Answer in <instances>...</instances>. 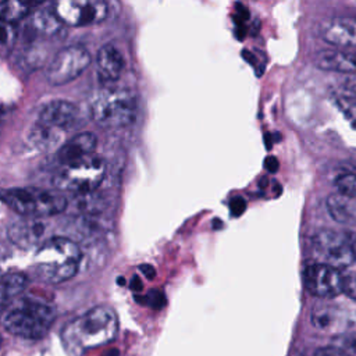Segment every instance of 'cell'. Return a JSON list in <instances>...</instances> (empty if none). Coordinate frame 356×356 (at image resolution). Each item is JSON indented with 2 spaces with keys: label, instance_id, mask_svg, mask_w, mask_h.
I'll return each mask as SVG.
<instances>
[{
  "label": "cell",
  "instance_id": "1",
  "mask_svg": "<svg viewBox=\"0 0 356 356\" xmlns=\"http://www.w3.org/2000/svg\"><path fill=\"white\" fill-rule=\"evenodd\" d=\"M118 332V318L110 306H95L70 321L61 334L63 345L70 356H81L92 348L111 342Z\"/></svg>",
  "mask_w": 356,
  "mask_h": 356
},
{
  "label": "cell",
  "instance_id": "2",
  "mask_svg": "<svg viewBox=\"0 0 356 356\" xmlns=\"http://www.w3.org/2000/svg\"><path fill=\"white\" fill-rule=\"evenodd\" d=\"M54 318L56 310L50 303L32 296H18L8 302L1 314V324L13 335L40 339L49 332Z\"/></svg>",
  "mask_w": 356,
  "mask_h": 356
},
{
  "label": "cell",
  "instance_id": "3",
  "mask_svg": "<svg viewBox=\"0 0 356 356\" xmlns=\"http://www.w3.org/2000/svg\"><path fill=\"white\" fill-rule=\"evenodd\" d=\"M82 252L78 243L65 236L44 239L35 256L36 275L46 282L60 284L72 278L79 268Z\"/></svg>",
  "mask_w": 356,
  "mask_h": 356
},
{
  "label": "cell",
  "instance_id": "4",
  "mask_svg": "<svg viewBox=\"0 0 356 356\" xmlns=\"http://www.w3.org/2000/svg\"><path fill=\"white\" fill-rule=\"evenodd\" d=\"M138 102L134 92L122 88H106L90 103L92 120L107 129L124 128L136 118Z\"/></svg>",
  "mask_w": 356,
  "mask_h": 356
},
{
  "label": "cell",
  "instance_id": "5",
  "mask_svg": "<svg viewBox=\"0 0 356 356\" xmlns=\"http://www.w3.org/2000/svg\"><path fill=\"white\" fill-rule=\"evenodd\" d=\"M0 200L21 217L43 218L60 214L67 209L65 196L40 188L1 189Z\"/></svg>",
  "mask_w": 356,
  "mask_h": 356
},
{
  "label": "cell",
  "instance_id": "6",
  "mask_svg": "<svg viewBox=\"0 0 356 356\" xmlns=\"http://www.w3.org/2000/svg\"><path fill=\"white\" fill-rule=\"evenodd\" d=\"M106 175V163L100 156L89 154L79 160L63 164L53 177V184L61 191L85 193L97 189Z\"/></svg>",
  "mask_w": 356,
  "mask_h": 356
},
{
  "label": "cell",
  "instance_id": "7",
  "mask_svg": "<svg viewBox=\"0 0 356 356\" xmlns=\"http://www.w3.org/2000/svg\"><path fill=\"white\" fill-rule=\"evenodd\" d=\"M313 250L320 263L346 268L356 261V238L346 231L321 229L313 236Z\"/></svg>",
  "mask_w": 356,
  "mask_h": 356
},
{
  "label": "cell",
  "instance_id": "8",
  "mask_svg": "<svg viewBox=\"0 0 356 356\" xmlns=\"http://www.w3.org/2000/svg\"><path fill=\"white\" fill-rule=\"evenodd\" d=\"M53 14L67 26H88L106 19L108 6L106 0H54Z\"/></svg>",
  "mask_w": 356,
  "mask_h": 356
},
{
  "label": "cell",
  "instance_id": "9",
  "mask_svg": "<svg viewBox=\"0 0 356 356\" xmlns=\"http://www.w3.org/2000/svg\"><path fill=\"white\" fill-rule=\"evenodd\" d=\"M90 54L83 46H68L61 49L46 70V79L53 86L65 85L78 78L89 65Z\"/></svg>",
  "mask_w": 356,
  "mask_h": 356
},
{
  "label": "cell",
  "instance_id": "10",
  "mask_svg": "<svg viewBox=\"0 0 356 356\" xmlns=\"http://www.w3.org/2000/svg\"><path fill=\"white\" fill-rule=\"evenodd\" d=\"M345 275L339 268L325 263H310L303 268L306 291L317 298H335L343 292Z\"/></svg>",
  "mask_w": 356,
  "mask_h": 356
},
{
  "label": "cell",
  "instance_id": "11",
  "mask_svg": "<svg viewBox=\"0 0 356 356\" xmlns=\"http://www.w3.org/2000/svg\"><path fill=\"white\" fill-rule=\"evenodd\" d=\"M78 120V107L67 100H53L43 106L38 122L58 129L61 132L71 129Z\"/></svg>",
  "mask_w": 356,
  "mask_h": 356
},
{
  "label": "cell",
  "instance_id": "12",
  "mask_svg": "<svg viewBox=\"0 0 356 356\" xmlns=\"http://www.w3.org/2000/svg\"><path fill=\"white\" fill-rule=\"evenodd\" d=\"M46 232V224L42 218L22 217L15 221L8 229L10 241L21 249H32L43 243V235Z\"/></svg>",
  "mask_w": 356,
  "mask_h": 356
},
{
  "label": "cell",
  "instance_id": "13",
  "mask_svg": "<svg viewBox=\"0 0 356 356\" xmlns=\"http://www.w3.org/2000/svg\"><path fill=\"white\" fill-rule=\"evenodd\" d=\"M320 36L330 44L356 49V19L332 18L320 25Z\"/></svg>",
  "mask_w": 356,
  "mask_h": 356
},
{
  "label": "cell",
  "instance_id": "14",
  "mask_svg": "<svg viewBox=\"0 0 356 356\" xmlns=\"http://www.w3.org/2000/svg\"><path fill=\"white\" fill-rule=\"evenodd\" d=\"M125 67L122 53L114 44H104L96 56V71L102 81H117Z\"/></svg>",
  "mask_w": 356,
  "mask_h": 356
},
{
  "label": "cell",
  "instance_id": "15",
  "mask_svg": "<svg viewBox=\"0 0 356 356\" xmlns=\"http://www.w3.org/2000/svg\"><path fill=\"white\" fill-rule=\"evenodd\" d=\"M97 145V138L92 132H81L67 140L57 152V159L60 164H68L71 161L79 160L95 152Z\"/></svg>",
  "mask_w": 356,
  "mask_h": 356
},
{
  "label": "cell",
  "instance_id": "16",
  "mask_svg": "<svg viewBox=\"0 0 356 356\" xmlns=\"http://www.w3.org/2000/svg\"><path fill=\"white\" fill-rule=\"evenodd\" d=\"M316 64L321 70L356 74V50H325L317 54Z\"/></svg>",
  "mask_w": 356,
  "mask_h": 356
},
{
  "label": "cell",
  "instance_id": "17",
  "mask_svg": "<svg viewBox=\"0 0 356 356\" xmlns=\"http://www.w3.org/2000/svg\"><path fill=\"white\" fill-rule=\"evenodd\" d=\"M327 211L334 221L352 225L356 224V199L341 193H335L327 197Z\"/></svg>",
  "mask_w": 356,
  "mask_h": 356
},
{
  "label": "cell",
  "instance_id": "18",
  "mask_svg": "<svg viewBox=\"0 0 356 356\" xmlns=\"http://www.w3.org/2000/svg\"><path fill=\"white\" fill-rule=\"evenodd\" d=\"M43 0H1L0 1V21L6 24H15L28 17Z\"/></svg>",
  "mask_w": 356,
  "mask_h": 356
},
{
  "label": "cell",
  "instance_id": "19",
  "mask_svg": "<svg viewBox=\"0 0 356 356\" xmlns=\"http://www.w3.org/2000/svg\"><path fill=\"white\" fill-rule=\"evenodd\" d=\"M61 136H63L61 131L54 129L51 127H47V125L36 121V124L31 129L29 140L35 147H38L40 150H47V149L54 147L60 142Z\"/></svg>",
  "mask_w": 356,
  "mask_h": 356
},
{
  "label": "cell",
  "instance_id": "20",
  "mask_svg": "<svg viewBox=\"0 0 356 356\" xmlns=\"http://www.w3.org/2000/svg\"><path fill=\"white\" fill-rule=\"evenodd\" d=\"M26 277L21 273H6L0 275V306L7 305L14 296L22 292Z\"/></svg>",
  "mask_w": 356,
  "mask_h": 356
},
{
  "label": "cell",
  "instance_id": "21",
  "mask_svg": "<svg viewBox=\"0 0 356 356\" xmlns=\"http://www.w3.org/2000/svg\"><path fill=\"white\" fill-rule=\"evenodd\" d=\"M312 324L318 330H334L341 323V313L331 305H320L312 310Z\"/></svg>",
  "mask_w": 356,
  "mask_h": 356
},
{
  "label": "cell",
  "instance_id": "22",
  "mask_svg": "<svg viewBox=\"0 0 356 356\" xmlns=\"http://www.w3.org/2000/svg\"><path fill=\"white\" fill-rule=\"evenodd\" d=\"M78 195H79L76 199L78 209L81 211H83L86 216L100 214L107 207L106 199L102 195L96 193V189L90 191V192H85V193H78Z\"/></svg>",
  "mask_w": 356,
  "mask_h": 356
},
{
  "label": "cell",
  "instance_id": "23",
  "mask_svg": "<svg viewBox=\"0 0 356 356\" xmlns=\"http://www.w3.org/2000/svg\"><path fill=\"white\" fill-rule=\"evenodd\" d=\"M32 25L44 35H54L60 26L61 22L56 18L53 11H38L32 17Z\"/></svg>",
  "mask_w": 356,
  "mask_h": 356
},
{
  "label": "cell",
  "instance_id": "24",
  "mask_svg": "<svg viewBox=\"0 0 356 356\" xmlns=\"http://www.w3.org/2000/svg\"><path fill=\"white\" fill-rule=\"evenodd\" d=\"M335 188L338 193L356 199V174L343 172L335 178Z\"/></svg>",
  "mask_w": 356,
  "mask_h": 356
},
{
  "label": "cell",
  "instance_id": "25",
  "mask_svg": "<svg viewBox=\"0 0 356 356\" xmlns=\"http://www.w3.org/2000/svg\"><path fill=\"white\" fill-rule=\"evenodd\" d=\"M332 346L338 348L346 356H356V332H345L334 337Z\"/></svg>",
  "mask_w": 356,
  "mask_h": 356
},
{
  "label": "cell",
  "instance_id": "26",
  "mask_svg": "<svg viewBox=\"0 0 356 356\" xmlns=\"http://www.w3.org/2000/svg\"><path fill=\"white\" fill-rule=\"evenodd\" d=\"M143 302L149 303L152 307H163L164 298L163 293H160L159 291H152L149 295H146V299Z\"/></svg>",
  "mask_w": 356,
  "mask_h": 356
},
{
  "label": "cell",
  "instance_id": "27",
  "mask_svg": "<svg viewBox=\"0 0 356 356\" xmlns=\"http://www.w3.org/2000/svg\"><path fill=\"white\" fill-rule=\"evenodd\" d=\"M313 356H346V355L343 352H341L338 348L331 345V346L317 349Z\"/></svg>",
  "mask_w": 356,
  "mask_h": 356
},
{
  "label": "cell",
  "instance_id": "28",
  "mask_svg": "<svg viewBox=\"0 0 356 356\" xmlns=\"http://www.w3.org/2000/svg\"><path fill=\"white\" fill-rule=\"evenodd\" d=\"M231 209L234 211V214H241L245 210V202L241 197H236L231 202Z\"/></svg>",
  "mask_w": 356,
  "mask_h": 356
},
{
  "label": "cell",
  "instance_id": "29",
  "mask_svg": "<svg viewBox=\"0 0 356 356\" xmlns=\"http://www.w3.org/2000/svg\"><path fill=\"white\" fill-rule=\"evenodd\" d=\"M139 270L146 275V278H149V280H152V278H154V275H156V271H154V268L150 266V264H142V266H139Z\"/></svg>",
  "mask_w": 356,
  "mask_h": 356
},
{
  "label": "cell",
  "instance_id": "30",
  "mask_svg": "<svg viewBox=\"0 0 356 356\" xmlns=\"http://www.w3.org/2000/svg\"><path fill=\"white\" fill-rule=\"evenodd\" d=\"M266 168L270 171V172H275L278 170V161L275 157H267L266 159Z\"/></svg>",
  "mask_w": 356,
  "mask_h": 356
},
{
  "label": "cell",
  "instance_id": "31",
  "mask_svg": "<svg viewBox=\"0 0 356 356\" xmlns=\"http://www.w3.org/2000/svg\"><path fill=\"white\" fill-rule=\"evenodd\" d=\"M238 15H239V21H246L249 18V13L246 10V7H243L242 4H239L238 7Z\"/></svg>",
  "mask_w": 356,
  "mask_h": 356
},
{
  "label": "cell",
  "instance_id": "32",
  "mask_svg": "<svg viewBox=\"0 0 356 356\" xmlns=\"http://www.w3.org/2000/svg\"><path fill=\"white\" fill-rule=\"evenodd\" d=\"M8 24L0 21V43H3L6 39H7V26Z\"/></svg>",
  "mask_w": 356,
  "mask_h": 356
},
{
  "label": "cell",
  "instance_id": "33",
  "mask_svg": "<svg viewBox=\"0 0 356 356\" xmlns=\"http://www.w3.org/2000/svg\"><path fill=\"white\" fill-rule=\"evenodd\" d=\"M242 56H243V58L248 61V63H250V64H253V65H256V57L250 53V51H248V50H243L242 51Z\"/></svg>",
  "mask_w": 356,
  "mask_h": 356
},
{
  "label": "cell",
  "instance_id": "34",
  "mask_svg": "<svg viewBox=\"0 0 356 356\" xmlns=\"http://www.w3.org/2000/svg\"><path fill=\"white\" fill-rule=\"evenodd\" d=\"M131 282H132L131 288H132L134 291H140V289H142V285H140L142 282H140V280H139L136 275L132 278V281H131Z\"/></svg>",
  "mask_w": 356,
  "mask_h": 356
},
{
  "label": "cell",
  "instance_id": "35",
  "mask_svg": "<svg viewBox=\"0 0 356 356\" xmlns=\"http://www.w3.org/2000/svg\"><path fill=\"white\" fill-rule=\"evenodd\" d=\"M103 356H118V352L117 349H111V350H107Z\"/></svg>",
  "mask_w": 356,
  "mask_h": 356
},
{
  "label": "cell",
  "instance_id": "36",
  "mask_svg": "<svg viewBox=\"0 0 356 356\" xmlns=\"http://www.w3.org/2000/svg\"><path fill=\"white\" fill-rule=\"evenodd\" d=\"M1 264H3V256H1V253H0V271H1Z\"/></svg>",
  "mask_w": 356,
  "mask_h": 356
},
{
  "label": "cell",
  "instance_id": "37",
  "mask_svg": "<svg viewBox=\"0 0 356 356\" xmlns=\"http://www.w3.org/2000/svg\"><path fill=\"white\" fill-rule=\"evenodd\" d=\"M0 345H1V337H0Z\"/></svg>",
  "mask_w": 356,
  "mask_h": 356
}]
</instances>
